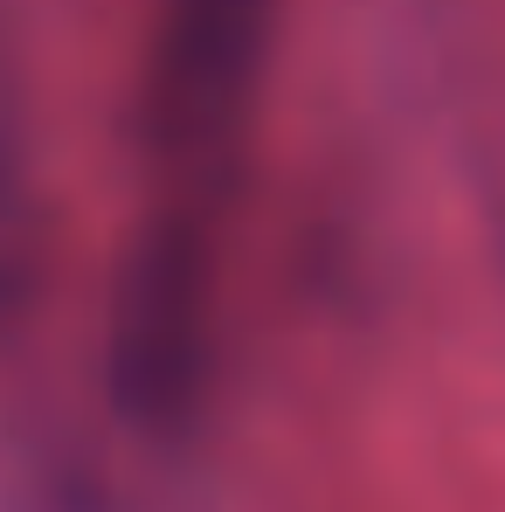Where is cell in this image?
Masks as SVG:
<instances>
[{"label": "cell", "instance_id": "cell-1", "mask_svg": "<svg viewBox=\"0 0 505 512\" xmlns=\"http://www.w3.org/2000/svg\"><path fill=\"white\" fill-rule=\"evenodd\" d=\"M270 56V0H167L146 84V132L167 180L160 222L132 270L125 360L132 388L173 409L208 353V291H215V208L250 125L256 77Z\"/></svg>", "mask_w": 505, "mask_h": 512}]
</instances>
